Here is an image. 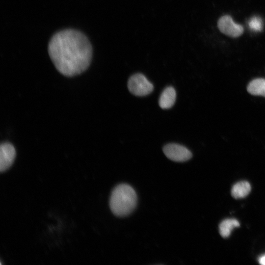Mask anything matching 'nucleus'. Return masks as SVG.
<instances>
[{
  "label": "nucleus",
  "mask_w": 265,
  "mask_h": 265,
  "mask_svg": "<svg viewBox=\"0 0 265 265\" xmlns=\"http://www.w3.org/2000/svg\"><path fill=\"white\" fill-rule=\"evenodd\" d=\"M248 24L250 29L256 31H261L263 28L262 20L258 17L255 16L251 18Z\"/></svg>",
  "instance_id": "11"
},
{
  "label": "nucleus",
  "mask_w": 265,
  "mask_h": 265,
  "mask_svg": "<svg viewBox=\"0 0 265 265\" xmlns=\"http://www.w3.org/2000/svg\"><path fill=\"white\" fill-rule=\"evenodd\" d=\"M129 90L137 96H144L151 93L154 89L153 84L142 74L132 76L128 82Z\"/></svg>",
  "instance_id": "3"
},
{
  "label": "nucleus",
  "mask_w": 265,
  "mask_h": 265,
  "mask_svg": "<svg viewBox=\"0 0 265 265\" xmlns=\"http://www.w3.org/2000/svg\"><path fill=\"white\" fill-rule=\"evenodd\" d=\"M163 151L167 158L174 161L184 162L192 157V154L187 148L177 144L166 145L163 148Z\"/></svg>",
  "instance_id": "4"
},
{
  "label": "nucleus",
  "mask_w": 265,
  "mask_h": 265,
  "mask_svg": "<svg viewBox=\"0 0 265 265\" xmlns=\"http://www.w3.org/2000/svg\"><path fill=\"white\" fill-rule=\"evenodd\" d=\"M259 263L262 265H265V254L261 256L259 259Z\"/></svg>",
  "instance_id": "12"
},
{
  "label": "nucleus",
  "mask_w": 265,
  "mask_h": 265,
  "mask_svg": "<svg viewBox=\"0 0 265 265\" xmlns=\"http://www.w3.org/2000/svg\"><path fill=\"white\" fill-rule=\"evenodd\" d=\"M137 204V195L134 189L126 184L117 186L112 190L109 206L112 213L123 217L130 214Z\"/></svg>",
  "instance_id": "2"
},
{
  "label": "nucleus",
  "mask_w": 265,
  "mask_h": 265,
  "mask_svg": "<svg viewBox=\"0 0 265 265\" xmlns=\"http://www.w3.org/2000/svg\"><path fill=\"white\" fill-rule=\"evenodd\" d=\"M251 191L250 184L247 181H240L235 184L231 189V195L236 199L246 197Z\"/></svg>",
  "instance_id": "8"
},
{
  "label": "nucleus",
  "mask_w": 265,
  "mask_h": 265,
  "mask_svg": "<svg viewBox=\"0 0 265 265\" xmlns=\"http://www.w3.org/2000/svg\"><path fill=\"white\" fill-rule=\"evenodd\" d=\"M239 225V222L236 219H226L223 220L219 226L220 234L223 238L228 237L233 229Z\"/></svg>",
  "instance_id": "10"
},
{
  "label": "nucleus",
  "mask_w": 265,
  "mask_h": 265,
  "mask_svg": "<svg viewBox=\"0 0 265 265\" xmlns=\"http://www.w3.org/2000/svg\"><path fill=\"white\" fill-rule=\"evenodd\" d=\"M50 57L58 71L66 77L80 74L89 66L92 47L80 31L67 29L54 34L48 45Z\"/></svg>",
  "instance_id": "1"
},
{
  "label": "nucleus",
  "mask_w": 265,
  "mask_h": 265,
  "mask_svg": "<svg viewBox=\"0 0 265 265\" xmlns=\"http://www.w3.org/2000/svg\"><path fill=\"white\" fill-rule=\"evenodd\" d=\"M247 90L251 95L265 97V79L259 78L252 80Z\"/></svg>",
  "instance_id": "9"
},
{
  "label": "nucleus",
  "mask_w": 265,
  "mask_h": 265,
  "mask_svg": "<svg viewBox=\"0 0 265 265\" xmlns=\"http://www.w3.org/2000/svg\"><path fill=\"white\" fill-rule=\"evenodd\" d=\"M176 98L175 89L172 86L165 88L162 92L159 101V106L162 109H168L174 104Z\"/></svg>",
  "instance_id": "7"
},
{
  "label": "nucleus",
  "mask_w": 265,
  "mask_h": 265,
  "mask_svg": "<svg viewBox=\"0 0 265 265\" xmlns=\"http://www.w3.org/2000/svg\"><path fill=\"white\" fill-rule=\"evenodd\" d=\"M217 26L223 34L231 37L240 36L243 32L241 25L235 23L231 16L224 15L218 21Z\"/></svg>",
  "instance_id": "5"
},
{
  "label": "nucleus",
  "mask_w": 265,
  "mask_h": 265,
  "mask_svg": "<svg viewBox=\"0 0 265 265\" xmlns=\"http://www.w3.org/2000/svg\"><path fill=\"white\" fill-rule=\"evenodd\" d=\"M16 156V151L12 144L4 142L0 147V171L4 172L12 164Z\"/></svg>",
  "instance_id": "6"
}]
</instances>
